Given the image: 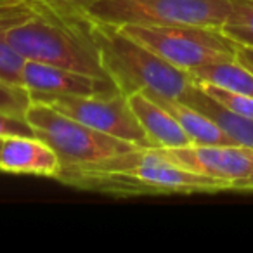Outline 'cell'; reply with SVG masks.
<instances>
[{"label":"cell","instance_id":"ffe728a7","mask_svg":"<svg viewBox=\"0 0 253 253\" xmlns=\"http://www.w3.org/2000/svg\"><path fill=\"white\" fill-rule=\"evenodd\" d=\"M236 59L245 64L250 71H253V47L238 45L236 47Z\"/></svg>","mask_w":253,"mask_h":253},{"label":"cell","instance_id":"ac0fdd59","mask_svg":"<svg viewBox=\"0 0 253 253\" xmlns=\"http://www.w3.org/2000/svg\"><path fill=\"white\" fill-rule=\"evenodd\" d=\"M30 102H32V99H30L26 88L9 87V85L0 84V111L25 115Z\"/></svg>","mask_w":253,"mask_h":253},{"label":"cell","instance_id":"9c48e42d","mask_svg":"<svg viewBox=\"0 0 253 253\" xmlns=\"http://www.w3.org/2000/svg\"><path fill=\"white\" fill-rule=\"evenodd\" d=\"M23 85L28 94L47 95H111L120 92L111 80L37 61H26Z\"/></svg>","mask_w":253,"mask_h":253},{"label":"cell","instance_id":"30bf717a","mask_svg":"<svg viewBox=\"0 0 253 253\" xmlns=\"http://www.w3.org/2000/svg\"><path fill=\"white\" fill-rule=\"evenodd\" d=\"M61 170L57 155L39 137L12 135L0 144V172L54 177Z\"/></svg>","mask_w":253,"mask_h":253},{"label":"cell","instance_id":"5bb4252c","mask_svg":"<svg viewBox=\"0 0 253 253\" xmlns=\"http://www.w3.org/2000/svg\"><path fill=\"white\" fill-rule=\"evenodd\" d=\"M194 84L220 87L224 90L253 97V71H250L238 59L211 63L191 71Z\"/></svg>","mask_w":253,"mask_h":253},{"label":"cell","instance_id":"d6986e66","mask_svg":"<svg viewBox=\"0 0 253 253\" xmlns=\"http://www.w3.org/2000/svg\"><path fill=\"white\" fill-rule=\"evenodd\" d=\"M12 135L35 137V130H33V126L30 125L25 115L0 111V139L12 137Z\"/></svg>","mask_w":253,"mask_h":253},{"label":"cell","instance_id":"6da1fadb","mask_svg":"<svg viewBox=\"0 0 253 253\" xmlns=\"http://www.w3.org/2000/svg\"><path fill=\"white\" fill-rule=\"evenodd\" d=\"M0 39L26 61L109 80L87 19L68 0H0Z\"/></svg>","mask_w":253,"mask_h":253},{"label":"cell","instance_id":"277c9868","mask_svg":"<svg viewBox=\"0 0 253 253\" xmlns=\"http://www.w3.org/2000/svg\"><path fill=\"white\" fill-rule=\"evenodd\" d=\"M25 116L35 130V137L49 144L57 155L59 173L88 169L139 148L84 125L45 102L32 101Z\"/></svg>","mask_w":253,"mask_h":253},{"label":"cell","instance_id":"ba28073f","mask_svg":"<svg viewBox=\"0 0 253 253\" xmlns=\"http://www.w3.org/2000/svg\"><path fill=\"white\" fill-rule=\"evenodd\" d=\"M160 151L184 169L222 180L229 191L253 193V148L191 144Z\"/></svg>","mask_w":253,"mask_h":253},{"label":"cell","instance_id":"8992f818","mask_svg":"<svg viewBox=\"0 0 253 253\" xmlns=\"http://www.w3.org/2000/svg\"><path fill=\"white\" fill-rule=\"evenodd\" d=\"M125 33L184 71L236 59V43L218 28L194 25H126Z\"/></svg>","mask_w":253,"mask_h":253},{"label":"cell","instance_id":"9a60e30c","mask_svg":"<svg viewBox=\"0 0 253 253\" xmlns=\"http://www.w3.org/2000/svg\"><path fill=\"white\" fill-rule=\"evenodd\" d=\"M222 33L236 45L253 47V0H232V11Z\"/></svg>","mask_w":253,"mask_h":253},{"label":"cell","instance_id":"3957f363","mask_svg":"<svg viewBox=\"0 0 253 253\" xmlns=\"http://www.w3.org/2000/svg\"><path fill=\"white\" fill-rule=\"evenodd\" d=\"M85 19L88 33L99 50L102 68L123 95L128 97L134 92L151 90L165 97L180 99L194 84L189 71L180 70L156 56L120 26L88 16H85Z\"/></svg>","mask_w":253,"mask_h":253},{"label":"cell","instance_id":"4fadbf2b","mask_svg":"<svg viewBox=\"0 0 253 253\" xmlns=\"http://www.w3.org/2000/svg\"><path fill=\"white\" fill-rule=\"evenodd\" d=\"M144 94L148 95V97H151L153 101L158 102L163 109H167V111L177 120V123L182 126V130L189 135L193 144H196V146L234 144V142L220 130V126H218L217 123H213L208 116H205L203 113L198 111L193 106L186 104V102L180 101V99L165 97V95L155 94V92H151V90H146Z\"/></svg>","mask_w":253,"mask_h":253},{"label":"cell","instance_id":"44dd1931","mask_svg":"<svg viewBox=\"0 0 253 253\" xmlns=\"http://www.w3.org/2000/svg\"><path fill=\"white\" fill-rule=\"evenodd\" d=\"M0 144H2V139H0Z\"/></svg>","mask_w":253,"mask_h":253},{"label":"cell","instance_id":"8fae6325","mask_svg":"<svg viewBox=\"0 0 253 253\" xmlns=\"http://www.w3.org/2000/svg\"><path fill=\"white\" fill-rule=\"evenodd\" d=\"M128 102L139 123L148 134L153 148L173 149L193 144L189 135L182 130L177 120L158 102L148 97L144 92H134L132 95H128Z\"/></svg>","mask_w":253,"mask_h":253},{"label":"cell","instance_id":"2e32d148","mask_svg":"<svg viewBox=\"0 0 253 253\" xmlns=\"http://www.w3.org/2000/svg\"><path fill=\"white\" fill-rule=\"evenodd\" d=\"M25 64V57L19 52H16L4 39H0V84L25 88V85H23Z\"/></svg>","mask_w":253,"mask_h":253},{"label":"cell","instance_id":"7a4b0ae2","mask_svg":"<svg viewBox=\"0 0 253 253\" xmlns=\"http://www.w3.org/2000/svg\"><path fill=\"white\" fill-rule=\"evenodd\" d=\"M57 180L78 189L115 196L229 191L225 182L184 169L167 158L158 148H135L88 169L59 173Z\"/></svg>","mask_w":253,"mask_h":253},{"label":"cell","instance_id":"52a82bcc","mask_svg":"<svg viewBox=\"0 0 253 253\" xmlns=\"http://www.w3.org/2000/svg\"><path fill=\"white\" fill-rule=\"evenodd\" d=\"M30 99L56 108L77 122L102 134L132 142L139 148H153L148 134L139 123L128 97L122 92L111 95H47L30 94Z\"/></svg>","mask_w":253,"mask_h":253},{"label":"cell","instance_id":"7c38bea8","mask_svg":"<svg viewBox=\"0 0 253 253\" xmlns=\"http://www.w3.org/2000/svg\"><path fill=\"white\" fill-rule=\"evenodd\" d=\"M180 101L196 108L198 111H201L205 116H208L213 123H217L220 126V130L236 146L253 148V120L238 115V113L222 106L211 95H208L198 84L191 85L186 90V94L180 97Z\"/></svg>","mask_w":253,"mask_h":253},{"label":"cell","instance_id":"e0dca14e","mask_svg":"<svg viewBox=\"0 0 253 253\" xmlns=\"http://www.w3.org/2000/svg\"><path fill=\"white\" fill-rule=\"evenodd\" d=\"M208 95L218 101L222 106L229 108L231 111L238 113L241 116L253 120V97L250 95H243V94H234V92L224 90L220 87H213V85H205V84H198Z\"/></svg>","mask_w":253,"mask_h":253},{"label":"cell","instance_id":"5b68a950","mask_svg":"<svg viewBox=\"0 0 253 253\" xmlns=\"http://www.w3.org/2000/svg\"><path fill=\"white\" fill-rule=\"evenodd\" d=\"M80 12L115 26L194 25L222 30L232 0H68Z\"/></svg>","mask_w":253,"mask_h":253}]
</instances>
